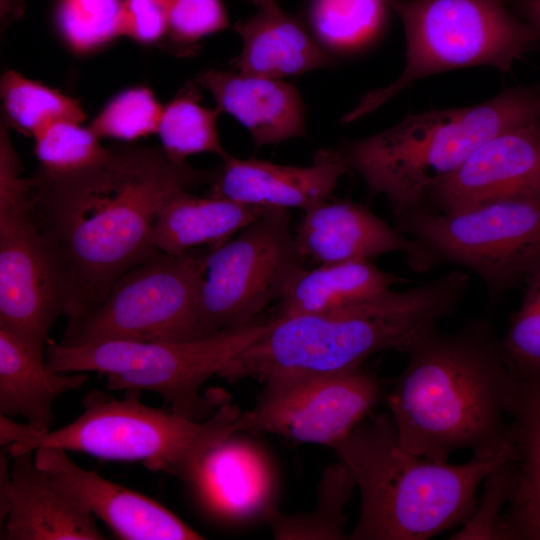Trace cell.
I'll return each mask as SVG.
<instances>
[{
    "instance_id": "cell-32",
    "label": "cell",
    "mask_w": 540,
    "mask_h": 540,
    "mask_svg": "<svg viewBox=\"0 0 540 540\" xmlns=\"http://www.w3.org/2000/svg\"><path fill=\"white\" fill-rule=\"evenodd\" d=\"M163 110L150 89L134 87L111 99L89 128L100 139L133 141L157 133Z\"/></svg>"
},
{
    "instance_id": "cell-14",
    "label": "cell",
    "mask_w": 540,
    "mask_h": 540,
    "mask_svg": "<svg viewBox=\"0 0 540 540\" xmlns=\"http://www.w3.org/2000/svg\"><path fill=\"white\" fill-rule=\"evenodd\" d=\"M508 197L540 198V119L488 139L418 209L450 213Z\"/></svg>"
},
{
    "instance_id": "cell-31",
    "label": "cell",
    "mask_w": 540,
    "mask_h": 540,
    "mask_svg": "<svg viewBox=\"0 0 540 540\" xmlns=\"http://www.w3.org/2000/svg\"><path fill=\"white\" fill-rule=\"evenodd\" d=\"M123 0H58L56 24L64 42L77 53L95 51L119 36Z\"/></svg>"
},
{
    "instance_id": "cell-13",
    "label": "cell",
    "mask_w": 540,
    "mask_h": 540,
    "mask_svg": "<svg viewBox=\"0 0 540 540\" xmlns=\"http://www.w3.org/2000/svg\"><path fill=\"white\" fill-rule=\"evenodd\" d=\"M252 408L241 411L238 432L268 433L335 448L372 411L382 385L363 366L337 372L277 377Z\"/></svg>"
},
{
    "instance_id": "cell-27",
    "label": "cell",
    "mask_w": 540,
    "mask_h": 540,
    "mask_svg": "<svg viewBox=\"0 0 540 540\" xmlns=\"http://www.w3.org/2000/svg\"><path fill=\"white\" fill-rule=\"evenodd\" d=\"M220 110L202 106L194 89L188 87L164 106L157 134L162 149L173 160L186 162L195 154L228 155L217 129Z\"/></svg>"
},
{
    "instance_id": "cell-16",
    "label": "cell",
    "mask_w": 540,
    "mask_h": 540,
    "mask_svg": "<svg viewBox=\"0 0 540 540\" xmlns=\"http://www.w3.org/2000/svg\"><path fill=\"white\" fill-rule=\"evenodd\" d=\"M34 461L119 539H204L160 503L78 466L62 448H38L34 451Z\"/></svg>"
},
{
    "instance_id": "cell-10",
    "label": "cell",
    "mask_w": 540,
    "mask_h": 540,
    "mask_svg": "<svg viewBox=\"0 0 540 540\" xmlns=\"http://www.w3.org/2000/svg\"><path fill=\"white\" fill-rule=\"evenodd\" d=\"M197 336L260 318L304 267L284 208H266L225 243L199 252Z\"/></svg>"
},
{
    "instance_id": "cell-30",
    "label": "cell",
    "mask_w": 540,
    "mask_h": 540,
    "mask_svg": "<svg viewBox=\"0 0 540 540\" xmlns=\"http://www.w3.org/2000/svg\"><path fill=\"white\" fill-rule=\"evenodd\" d=\"M520 307L501 339L505 361L518 379L540 375V261L528 272Z\"/></svg>"
},
{
    "instance_id": "cell-11",
    "label": "cell",
    "mask_w": 540,
    "mask_h": 540,
    "mask_svg": "<svg viewBox=\"0 0 540 540\" xmlns=\"http://www.w3.org/2000/svg\"><path fill=\"white\" fill-rule=\"evenodd\" d=\"M30 178L6 128L0 133V327L45 354L49 332L68 317L67 292L33 216Z\"/></svg>"
},
{
    "instance_id": "cell-23",
    "label": "cell",
    "mask_w": 540,
    "mask_h": 540,
    "mask_svg": "<svg viewBox=\"0 0 540 540\" xmlns=\"http://www.w3.org/2000/svg\"><path fill=\"white\" fill-rule=\"evenodd\" d=\"M409 280L370 260L303 267L277 301L271 318L327 313L378 297Z\"/></svg>"
},
{
    "instance_id": "cell-8",
    "label": "cell",
    "mask_w": 540,
    "mask_h": 540,
    "mask_svg": "<svg viewBox=\"0 0 540 540\" xmlns=\"http://www.w3.org/2000/svg\"><path fill=\"white\" fill-rule=\"evenodd\" d=\"M273 320L248 324L184 341L107 340L85 345L49 344L45 362L56 372L95 371L107 375L109 390H149L171 410L193 420L210 417L224 403L203 396V385L248 345L265 333Z\"/></svg>"
},
{
    "instance_id": "cell-18",
    "label": "cell",
    "mask_w": 540,
    "mask_h": 540,
    "mask_svg": "<svg viewBox=\"0 0 540 540\" xmlns=\"http://www.w3.org/2000/svg\"><path fill=\"white\" fill-rule=\"evenodd\" d=\"M33 452L10 457L11 481L0 491L4 540H102L93 515L49 473Z\"/></svg>"
},
{
    "instance_id": "cell-25",
    "label": "cell",
    "mask_w": 540,
    "mask_h": 540,
    "mask_svg": "<svg viewBox=\"0 0 540 540\" xmlns=\"http://www.w3.org/2000/svg\"><path fill=\"white\" fill-rule=\"evenodd\" d=\"M389 0H309L307 27L332 57L364 49L380 35Z\"/></svg>"
},
{
    "instance_id": "cell-17",
    "label": "cell",
    "mask_w": 540,
    "mask_h": 540,
    "mask_svg": "<svg viewBox=\"0 0 540 540\" xmlns=\"http://www.w3.org/2000/svg\"><path fill=\"white\" fill-rule=\"evenodd\" d=\"M215 168L208 195L265 208L306 211L332 198L349 172L338 148L319 149L308 166L281 165L230 154Z\"/></svg>"
},
{
    "instance_id": "cell-24",
    "label": "cell",
    "mask_w": 540,
    "mask_h": 540,
    "mask_svg": "<svg viewBox=\"0 0 540 540\" xmlns=\"http://www.w3.org/2000/svg\"><path fill=\"white\" fill-rule=\"evenodd\" d=\"M512 438L517 479L506 526L510 540H540V375L519 379Z\"/></svg>"
},
{
    "instance_id": "cell-7",
    "label": "cell",
    "mask_w": 540,
    "mask_h": 540,
    "mask_svg": "<svg viewBox=\"0 0 540 540\" xmlns=\"http://www.w3.org/2000/svg\"><path fill=\"white\" fill-rule=\"evenodd\" d=\"M405 33V65L390 84L366 93L341 123L379 108L419 79L489 66L508 72L538 45L534 30L505 0H389Z\"/></svg>"
},
{
    "instance_id": "cell-26",
    "label": "cell",
    "mask_w": 540,
    "mask_h": 540,
    "mask_svg": "<svg viewBox=\"0 0 540 540\" xmlns=\"http://www.w3.org/2000/svg\"><path fill=\"white\" fill-rule=\"evenodd\" d=\"M355 487L352 473L339 460L324 471L317 505L310 513L285 515L271 509L264 519L275 539H346L344 509Z\"/></svg>"
},
{
    "instance_id": "cell-19",
    "label": "cell",
    "mask_w": 540,
    "mask_h": 540,
    "mask_svg": "<svg viewBox=\"0 0 540 540\" xmlns=\"http://www.w3.org/2000/svg\"><path fill=\"white\" fill-rule=\"evenodd\" d=\"M195 81L210 92L221 113L248 131L256 148L306 134L300 93L284 80L211 69L199 73Z\"/></svg>"
},
{
    "instance_id": "cell-5",
    "label": "cell",
    "mask_w": 540,
    "mask_h": 540,
    "mask_svg": "<svg viewBox=\"0 0 540 540\" xmlns=\"http://www.w3.org/2000/svg\"><path fill=\"white\" fill-rule=\"evenodd\" d=\"M538 119L540 87L518 85L477 105L408 115L337 148L349 172H356L372 195L384 196L396 218L421 207L429 190L488 139Z\"/></svg>"
},
{
    "instance_id": "cell-4",
    "label": "cell",
    "mask_w": 540,
    "mask_h": 540,
    "mask_svg": "<svg viewBox=\"0 0 540 540\" xmlns=\"http://www.w3.org/2000/svg\"><path fill=\"white\" fill-rule=\"evenodd\" d=\"M334 450L361 495L352 540H425L461 527L488 473L515 457L513 443L462 464L427 460L400 444L389 413L365 418Z\"/></svg>"
},
{
    "instance_id": "cell-21",
    "label": "cell",
    "mask_w": 540,
    "mask_h": 540,
    "mask_svg": "<svg viewBox=\"0 0 540 540\" xmlns=\"http://www.w3.org/2000/svg\"><path fill=\"white\" fill-rule=\"evenodd\" d=\"M88 380L85 372L49 369L45 354L0 327V415L26 419L33 432L48 431L56 399Z\"/></svg>"
},
{
    "instance_id": "cell-3",
    "label": "cell",
    "mask_w": 540,
    "mask_h": 540,
    "mask_svg": "<svg viewBox=\"0 0 540 540\" xmlns=\"http://www.w3.org/2000/svg\"><path fill=\"white\" fill-rule=\"evenodd\" d=\"M469 286L454 269L417 286L390 291L327 313L273 320L218 376L260 382L298 374L329 373L363 366L373 354L405 353L438 322L452 315Z\"/></svg>"
},
{
    "instance_id": "cell-2",
    "label": "cell",
    "mask_w": 540,
    "mask_h": 540,
    "mask_svg": "<svg viewBox=\"0 0 540 540\" xmlns=\"http://www.w3.org/2000/svg\"><path fill=\"white\" fill-rule=\"evenodd\" d=\"M405 354L386 403L406 450L443 463L454 451L484 458L513 444L519 379L489 319H470L451 333L435 327Z\"/></svg>"
},
{
    "instance_id": "cell-36",
    "label": "cell",
    "mask_w": 540,
    "mask_h": 540,
    "mask_svg": "<svg viewBox=\"0 0 540 540\" xmlns=\"http://www.w3.org/2000/svg\"><path fill=\"white\" fill-rule=\"evenodd\" d=\"M508 6L536 33L540 45V0H505Z\"/></svg>"
},
{
    "instance_id": "cell-37",
    "label": "cell",
    "mask_w": 540,
    "mask_h": 540,
    "mask_svg": "<svg viewBox=\"0 0 540 540\" xmlns=\"http://www.w3.org/2000/svg\"><path fill=\"white\" fill-rule=\"evenodd\" d=\"M251 3H253L257 8L272 4L276 2V0H248Z\"/></svg>"
},
{
    "instance_id": "cell-22",
    "label": "cell",
    "mask_w": 540,
    "mask_h": 540,
    "mask_svg": "<svg viewBox=\"0 0 540 540\" xmlns=\"http://www.w3.org/2000/svg\"><path fill=\"white\" fill-rule=\"evenodd\" d=\"M265 210V207L209 195L200 197L189 190H180L160 206L152 230V246L168 255L187 253L202 245L213 248L234 237Z\"/></svg>"
},
{
    "instance_id": "cell-34",
    "label": "cell",
    "mask_w": 540,
    "mask_h": 540,
    "mask_svg": "<svg viewBox=\"0 0 540 540\" xmlns=\"http://www.w3.org/2000/svg\"><path fill=\"white\" fill-rule=\"evenodd\" d=\"M228 27L222 0H169L166 36L176 45H193Z\"/></svg>"
},
{
    "instance_id": "cell-1",
    "label": "cell",
    "mask_w": 540,
    "mask_h": 540,
    "mask_svg": "<svg viewBox=\"0 0 540 540\" xmlns=\"http://www.w3.org/2000/svg\"><path fill=\"white\" fill-rule=\"evenodd\" d=\"M162 148L123 146L69 174L30 178L33 216L62 277L68 324L95 310L115 282L156 250L151 236L162 203L174 192L211 183Z\"/></svg>"
},
{
    "instance_id": "cell-35",
    "label": "cell",
    "mask_w": 540,
    "mask_h": 540,
    "mask_svg": "<svg viewBox=\"0 0 540 540\" xmlns=\"http://www.w3.org/2000/svg\"><path fill=\"white\" fill-rule=\"evenodd\" d=\"M169 0H123L119 36L154 43L166 36Z\"/></svg>"
},
{
    "instance_id": "cell-29",
    "label": "cell",
    "mask_w": 540,
    "mask_h": 540,
    "mask_svg": "<svg viewBox=\"0 0 540 540\" xmlns=\"http://www.w3.org/2000/svg\"><path fill=\"white\" fill-rule=\"evenodd\" d=\"M34 152L41 164L40 170L50 174H69L100 162L107 148L100 138L80 122L57 121L34 137Z\"/></svg>"
},
{
    "instance_id": "cell-6",
    "label": "cell",
    "mask_w": 540,
    "mask_h": 540,
    "mask_svg": "<svg viewBox=\"0 0 540 540\" xmlns=\"http://www.w3.org/2000/svg\"><path fill=\"white\" fill-rule=\"evenodd\" d=\"M83 412L69 424L45 432L27 430L5 447L9 457L41 447L80 451L111 460H138L151 471L195 480L208 455L236 432L238 407L222 403L207 419L197 421L145 405L140 391L122 399L92 389Z\"/></svg>"
},
{
    "instance_id": "cell-28",
    "label": "cell",
    "mask_w": 540,
    "mask_h": 540,
    "mask_svg": "<svg viewBox=\"0 0 540 540\" xmlns=\"http://www.w3.org/2000/svg\"><path fill=\"white\" fill-rule=\"evenodd\" d=\"M0 95L8 121L18 131L34 137L45 127L62 120L82 123L80 103L57 90L9 70L1 77Z\"/></svg>"
},
{
    "instance_id": "cell-33",
    "label": "cell",
    "mask_w": 540,
    "mask_h": 540,
    "mask_svg": "<svg viewBox=\"0 0 540 540\" xmlns=\"http://www.w3.org/2000/svg\"><path fill=\"white\" fill-rule=\"evenodd\" d=\"M517 479L515 457L494 467L484 479V491L471 517L450 540H510L503 508L509 505Z\"/></svg>"
},
{
    "instance_id": "cell-9",
    "label": "cell",
    "mask_w": 540,
    "mask_h": 540,
    "mask_svg": "<svg viewBox=\"0 0 540 540\" xmlns=\"http://www.w3.org/2000/svg\"><path fill=\"white\" fill-rule=\"evenodd\" d=\"M395 221L431 269L447 264L477 275L492 305L540 261V198H501L450 213L416 209Z\"/></svg>"
},
{
    "instance_id": "cell-15",
    "label": "cell",
    "mask_w": 540,
    "mask_h": 540,
    "mask_svg": "<svg viewBox=\"0 0 540 540\" xmlns=\"http://www.w3.org/2000/svg\"><path fill=\"white\" fill-rule=\"evenodd\" d=\"M300 254L321 264L367 261L401 252L416 273L431 270L418 244L367 206L346 199L325 200L303 211L294 231Z\"/></svg>"
},
{
    "instance_id": "cell-12",
    "label": "cell",
    "mask_w": 540,
    "mask_h": 540,
    "mask_svg": "<svg viewBox=\"0 0 540 540\" xmlns=\"http://www.w3.org/2000/svg\"><path fill=\"white\" fill-rule=\"evenodd\" d=\"M199 252L156 251L125 272L102 303L67 324L63 345L107 340L184 341L197 336Z\"/></svg>"
},
{
    "instance_id": "cell-20",
    "label": "cell",
    "mask_w": 540,
    "mask_h": 540,
    "mask_svg": "<svg viewBox=\"0 0 540 540\" xmlns=\"http://www.w3.org/2000/svg\"><path fill=\"white\" fill-rule=\"evenodd\" d=\"M234 30L242 48L231 66L241 73L284 80L334 63L307 25L280 8L277 1L236 22Z\"/></svg>"
}]
</instances>
